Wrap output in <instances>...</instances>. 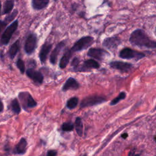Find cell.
Instances as JSON below:
<instances>
[{
  "mask_svg": "<svg viewBox=\"0 0 156 156\" xmlns=\"http://www.w3.org/2000/svg\"><path fill=\"white\" fill-rule=\"evenodd\" d=\"M129 41L134 46L147 48H156V41L150 39L147 35L141 29L134 30L130 36Z\"/></svg>",
  "mask_w": 156,
  "mask_h": 156,
  "instance_id": "6da1fadb",
  "label": "cell"
},
{
  "mask_svg": "<svg viewBox=\"0 0 156 156\" xmlns=\"http://www.w3.org/2000/svg\"><path fill=\"white\" fill-rule=\"evenodd\" d=\"M18 98L23 108L25 110H27L28 108L35 107L37 105V102L28 91L20 92L18 94Z\"/></svg>",
  "mask_w": 156,
  "mask_h": 156,
  "instance_id": "7a4b0ae2",
  "label": "cell"
},
{
  "mask_svg": "<svg viewBox=\"0 0 156 156\" xmlns=\"http://www.w3.org/2000/svg\"><path fill=\"white\" fill-rule=\"evenodd\" d=\"M94 42V38L90 36H85L80 38L77 40L73 46L71 48V51L73 52L80 51L87 49Z\"/></svg>",
  "mask_w": 156,
  "mask_h": 156,
  "instance_id": "3957f363",
  "label": "cell"
},
{
  "mask_svg": "<svg viewBox=\"0 0 156 156\" xmlns=\"http://www.w3.org/2000/svg\"><path fill=\"white\" fill-rule=\"evenodd\" d=\"M18 26V20H15L10 24L4 31L1 38V45H7Z\"/></svg>",
  "mask_w": 156,
  "mask_h": 156,
  "instance_id": "277c9868",
  "label": "cell"
},
{
  "mask_svg": "<svg viewBox=\"0 0 156 156\" xmlns=\"http://www.w3.org/2000/svg\"><path fill=\"white\" fill-rule=\"evenodd\" d=\"M106 101L107 99L103 96L99 95H91L83 99L80 102V107L81 108L91 107L102 104Z\"/></svg>",
  "mask_w": 156,
  "mask_h": 156,
  "instance_id": "5b68a950",
  "label": "cell"
},
{
  "mask_svg": "<svg viewBox=\"0 0 156 156\" xmlns=\"http://www.w3.org/2000/svg\"><path fill=\"white\" fill-rule=\"evenodd\" d=\"M119 56L120 58L124 59L135 58L139 60L143 58L145 55L142 52L133 50L129 48H125L119 52Z\"/></svg>",
  "mask_w": 156,
  "mask_h": 156,
  "instance_id": "8992f818",
  "label": "cell"
},
{
  "mask_svg": "<svg viewBox=\"0 0 156 156\" xmlns=\"http://www.w3.org/2000/svg\"><path fill=\"white\" fill-rule=\"evenodd\" d=\"M37 44V38L36 35L34 34H30L27 36L24 43V49L26 53L28 55L32 54L35 50Z\"/></svg>",
  "mask_w": 156,
  "mask_h": 156,
  "instance_id": "52a82bcc",
  "label": "cell"
},
{
  "mask_svg": "<svg viewBox=\"0 0 156 156\" xmlns=\"http://www.w3.org/2000/svg\"><path fill=\"white\" fill-rule=\"evenodd\" d=\"M87 55L91 58L98 60H102L107 56H109V53L105 49L101 48H91L89 49L87 52Z\"/></svg>",
  "mask_w": 156,
  "mask_h": 156,
  "instance_id": "ba28073f",
  "label": "cell"
},
{
  "mask_svg": "<svg viewBox=\"0 0 156 156\" xmlns=\"http://www.w3.org/2000/svg\"><path fill=\"white\" fill-rule=\"evenodd\" d=\"M26 75L31 80H32L35 83L38 84H41L43 82V75L38 71L35 70L33 68H28L26 70Z\"/></svg>",
  "mask_w": 156,
  "mask_h": 156,
  "instance_id": "9c48e42d",
  "label": "cell"
},
{
  "mask_svg": "<svg viewBox=\"0 0 156 156\" xmlns=\"http://www.w3.org/2000/svg\"><path fill=\"white\" fill-rule=\"evenodd\" d=\"M110 66L115 69L121 71L122 72H128L132 68V65L121 61H113L109 63Z\"/></svg>",
  "mask_w": 156,
  "mask_h": 156,
  "instance_id": "30bf717a",
  "label": "cell"
},
{
  "mask_svg": "<svg viewBox=\"0 0 156 156\" xmlns=\"http://www.w3.org/2000/svg\"><path fill=\"white\" fill-rule=\"evenodd\" d=\"M100 67L99 63L94 59H88L84 61L83 65L79 68L77 71H87L91 69H98Z\"/></svg>",
  "mask_w": 156,
  "mask_h": 156,
  "instance_id": "8fae6325",
  "label": "cell"
},
{
  "mask_svg": "<svg viewBox=\"0 0 156 156\" xmlns=\"http://www.w3.org/2000/svg\"><path fill=\"white\" fill-rule=\"evenodd\" d=\"M64 46H65V42L60 41L57 44V46L55 47V48L53 49V51L51 53L49 60L52 65H55L56 63L58 55H59L60 52H61L62 49L64 48Z\"/></svg>",
  "mask_w": 156,
  "mask_h": 156,
  "instance_id": "7c38bea8",
  "label": "cell"
},
{
  "mask_svg": "<svg viewBox=\"0 0 156 156\" xmlns=\"http://www.w3.org/2000/svg\"><path fill=\"white\" fill-rule=\"evenodd\" d=\"M51 48H52V44L51 43H44L42 45V46L40 49V52H39V55H38L40 62L42 63H43L44 62H46V60L47 59L48 55L49 52H50Z\"/></svg>",
  "mask_w": 156,
  "mask_h": 156,
  "instance_id": "4fadbf2b",
  "label": "cell"
},
{
  "mask_svg": "<svg viewBox=\"0 0 156 156\" xmlns=\"http://www.w3.org/2000/svg\"><path fill=\"white\" fill-rule=\"evenodd\" d=\"M79 88V83L73 77L68 78L62 87V91H66L69 90H76Z\"/></svg>",
  "mask_w": 156,
  "mask_h": 156,
  "instance_id": "5bb4252c",
  "label": "cell"
},
{
  "mask_svg": "<svg viewBox=\"0 0 156 156\" xmlns=\"http://www.w3.org/2000/svg\"><path fill=\"white\" fill-rule=\"evenodd\" d=\"M27 141L24 138H21L19 142L16 144L13 149V153L18 155H23L25 154L27 148Z\"/></svg>",
  "mask_w": 156,
  "mask_h": 156,
  "instance_id": "9a60e30c",
  "label": "cell"
},
{
  "mask_svg": "<svg viewBox=\"0 0 156 156\" xmlns=\"http://www.w3.org/2000/svg\"><path fill=\"white\" fill-rule=\"evenodd\" d=\"M119 43H120V41L117 38L109 37V38H105L102 44L104 47L107 48L108 49H113L116 48L119 45Z\"/></svg>",
  "mask_w": 156,
  "mask_h": 156,
  "instance_id": "2e32d148",
  "label": "cell"
},
{
  "mask_svg": "<svg viewBox=\"0 0 156 156\" xmlns=\"http://www.w3.org/2000/svg\"><path fill=\"white\" fill-rule=\"evenodd\" d=\"M72 53H73V52L71 51V49H69V50L67 49L65 51V52L64 53L63 55L61 58L60 62H59V67L61 69H64L67 66V65L69 61V59L71 57Z\"/></svg>",
  "mask_w": 156,
  "mask_h": 156,
  "instance_id": "e0dca14e",
  "label": "cell"
},
{
  "mask_svg": "<svg viewBox=\"0 0 156 156\" xmlns=\"http://www.w3.org/2000/svg\"><path fill=\"white\" fill-rule=\"evenodd\" d=\"M20 48V40H18L15 42H14L10 47L9 50V55L10 58L12 60L16 56V54L19 51Z\"/></svg>",
  "mask_w": 156,
  "mask_h": 156,
  "instance_id": "ac0fdd59",
  "label": "cell"
},
{
  "mask_svg": "<svg viewBox=\"0 0 156 156\" xmlns=\"http://www.w3.org/2000/svg\"><path fill=\"white\" fill-rule=\"evenodd\" d=\"M49 0H32V6L36 10L44 8L49 3Z\"/></svg>",
  "mask_w": 156,
  "mask_h": 156,
  "instance_id": "d6986e66",
  "label": "cell"
},
{
  "mask_svg": "<svg viewBox=\"0 0 156 156\" xmlns=\"http://www.w3.org/2000/svg\"><path fill=\"white\" fill-rule=\"evenodd\" d=\"M74 127L78 135L82 136L83 135V123L80 117L76 118L74 122Z\"/></svg>",
  "mask_w": 156,
  "mask_h": 156,
  "instance_id": "ffe728a7",
  "label": "cell"
},
{
  "mask_svg": "<svg viewBox=\"0 0 156 156\" xmlns=\"http://www.w3.org/2000/svg\"><path fill=\"white\" fill-rule=\"evenodd\" d=\"M10 108L12 111L15 113V114H19L21 112V107L20 105V103L18 101L17 99L15 98L13 99L10 103Z\"/></svg>",
  "mask_w": 156,
  "mask_h": 156,
  "instance_id": "44dd1931",
  "label": "cell"
},
{
  "mask_svg": "<svg viewBox=\"0 0 156 156\" xmlns=\"http://www.w3.org/2000/svg\"><path fill=\"white\" fill-rule=\"evenodd\" d=\"M14 5V2L13 0L6 1L3 5V10L2 12V15L9 13L13 9Z\"/></svg>",
  "mask_w": 156,
  "mask_h": 156,
  "instance_id": "7402d4cb",
  "label": "cell"
},
{
  "mask_svg": "<svg viewBox=\"0 0 156 156\" xmlns=\"http://www.w3.org/2000/svg\"><path fill=\"white\" fill-rule=\"evenodd\" d=\"M78 102L79 99L77 97H72L68 100L66 103V107L70 110L75 108L78 104Z\"/></svg>",
  "mask_w": 156,
  "mask_h": 156,
  "instance_id": "603a6c76",
  "label": "cell"
},
{
  "mask_svg": "<svg viewBox=\"0 0 156 156\" xmlns=\"http://www.w3.org/2000/svg\"><path fill=\"white\" fill-rule=\"evenodd\" d=\"M17 13H18V11H17L16 10H14L10 15L7 16L4 19V20L3 21H1V29H2V28L3 26H5L7 23H9L12 20H13L15 18V17L16 16Z\"/></svg>",
  "mask_w": 156,
  "mask_h": 156,
  "instance_id": "cb8c5ba5",
  "label": "cell"
},
{
  "mask_svg": "<svg viewBox=\"0 0 156 156\" xmlns=\"http://www.w3.org/2000/svg\"><path fill=\"white\" fill-rule=\"evenodd\" d=\"M126 96V94L125 92H124V91L121 92L117 97H116L115 98H114L113 100L111 101V102L110 103V105H115L117 104L120 101H121L122 99H124Z\"/></svg>",
  "mask_w": 156,
  "mask_h": 156,
  "instance_id": "d4e9b609",
  "label": "cell"
},
{
  "mask_svg": "<svg viewBox=\"0 0 156 156\" xmlns=\"http://www.w3.org/2000/svg\"><path fill=\"white\" fill-rule=\"evenodd\" d=\"M74 127V125L70 122H64L63 123V124L62 125V130L64 132H69L73 130Z\"/></svg>",
  "mask_w": 156,
  "mask_h": 156,
  "instance_id": "484cf974",
  "label": "cell"
},
{
  "mask_svg": "<svg viewBox=\"0 0 156 156\" xmlns=\"http://www.w3.org/2000/svg\"><path fill=\"white\" fill-rule=\"evenodd\" d=\"M16 65L21 73L24 74L25 71V65L24 61L21 58H18L16 62Z\"/></svg>",
  "mask_w": 156,
  "mask_h": 156,
  "instance_id": "4316f807",
  "label": "cell"
},
{
  "mask_svg": "<svg viewBox=\"0 0 156 156\" xmlns=\"http://www.w3.org/2000/svg\"><path fill=\"white\" fill-rule=\"evenodd\" d=\"M79 59L77 57H74L72 62H71V66L73 67V70L76 71L77 68H79Z\"/></svg>",
  "mask_w": 156,
  "mask_h": 156,
  "instance_id": "83f0119b",
  "label": "cell"
},
{
  "mask_svg": "<svg viewBox=\"0 0 156 156\" xmlns=\"http://www.w3.org/2000/svg\"><path fill=\"white\" fill-rule=\"evenodd\" d=\"M57 154V152L56 151H55V150H49L47 152L46 155L47 156H55Z\"/></svg>",
  "mask_w": 156,
  "mask_h": 156,
  "instance_id": "f1b7e54d",
  "label": "cell"
},
{
  "mask_svg": "<svg viewBox=\"0 0 156 156\" xmlns=\"http://www.w3.org/2000/svg\"><path fill=\"white\" fill-rule=\"evenodd\" d=\"M127 136H128V134L127 133H124L123 134L121 135V137L122 138H124V139H126Z\"/></svg>",
  "mask_w": 156,
  "mask_h": 156,
  "instance_id": "f546056e",
  "label": "cell"
},
{
  "mask_svg": "<svg viewBox=\"0 0 156 156\" xmlns=\"http://www.w3.org/2000/svg\"><path fill=\"white\" fill-rule=\"evenodd\" d=\"M1 112H2V110H3V104H2V102H1Z\"/></svg>",
  "mask_w": 156,
  "mask_h": 156,
  "instance_id": "4dcf8cb0",
  "label": "cell"
},
{
  "mask_svg": "<svg viewBox=\"0 0 156 156\" xmlns=\"http://www.w3.org/2000/svg\"><path fill=\"white\" fill-rule=\"evenodd\" d=\"M54 1H57V0H54Z\"/></svg>",
  "mask_w": 156,
  "mask_h": 156,
  "instance_id": "1f68e13d",
  "label": "cell"
}]
</instances>
